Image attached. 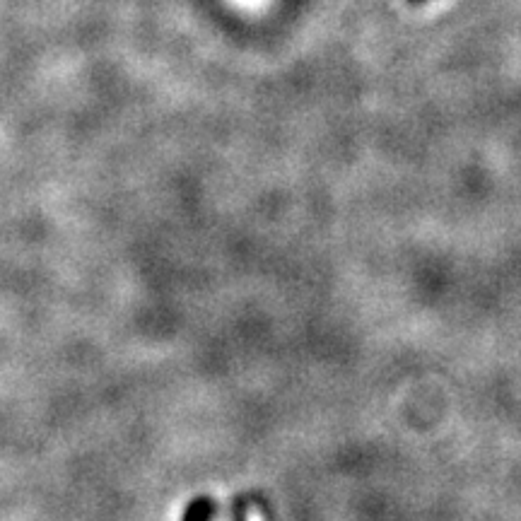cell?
I'll list each match as a JSON object with an SVG mask.
<instances>
[{"instance_id":"6da1fadb","label":"cell","mask_w":521,"mask_h":521,"mask_svg":"<svg viewBox=\"0 0 521 521\" xmlns=\"http://www.w3.org/2000/svg\"><path fill=\"white\" fill-rule=\"evenodd\" d=\"M215 514H218L215 500H210V497H196V500H191V505L186 507L181 521H213Z\"/></svg>"},{"instance_id":"7a4b0ae2","label":"cell","mask_w":521,"mask_h":521,"mask_svg":"<svg viewBox=\"0 0 521 521\" xmlns=\"http://www.w3.org/2000/svg\"><path fill=\"white\" fill-rule=\"evenodd\" d=\"M413 3H420V0H413Z\"/></svg>"}]
</instances>
